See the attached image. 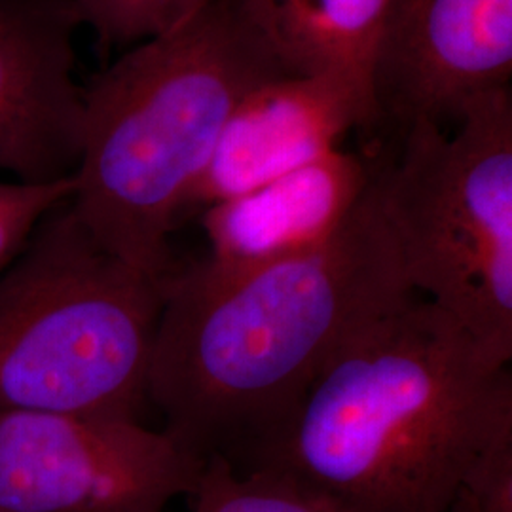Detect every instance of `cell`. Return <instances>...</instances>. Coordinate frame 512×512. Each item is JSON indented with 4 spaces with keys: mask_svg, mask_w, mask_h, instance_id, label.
I'll return each mask as SVG.
<instances>
[{
    "mask_svg": "<svg viewBox=\"0 0 512 512\" xmlns=\"http://www.w3.org/2000/svg\"><path fill=\"white\" fill-rule=\"evenodd\" d=\"M160 291L148 403L167 431L232 465L274 435L340 349L416 296L370 183L319 247L238 274L175 260Z\"/></svg>",
    "mask_w": 512,
    "mask_h": 512,
    "instance_id": "obj_1",
    "label": "cell"
},
{
    "mask_svg": "<svg viewBox=\"0 0 512 512\" xmlns=\"http://www.w3.org/2000/svg\"><path fill=\"white\" fill-rule=\"evenodd\" d=\"M512 439V376L412 296L340 349L238 471H274L342 512H446Z\"/></svg>",
    "mask_w": 512,
    "mask_h": 512,
    "instance_id": "obj_2",
    "label": "cell"
},
{
    "mask_svg": "<svg viewBox=\"0 0 512 512\" xmlns=\"http://www.w3.org/2000/svg\"><path fill=\"white\" fill-rule=\"evenodd\" d=\"M291 73L241 0L129 48L84 88L71 207L110 255L162 279L186 192L239 101Z\"/></svg>",
    "mask_w": 512,
    "mask_h": 512,
    "instance_id": "obj_3",
    "label": "cell"
},
{
    "mask_svg": "<svg viewBox=\"0 0 512 512\" xmlns=\"http://www.w3.org/2000/svg\"><path fill=\"white\" fill-rule=\"evenodd\" d=\"M160 310V279L59 203L0 274V410L141 420Z\"/></svg>",
    "mask_w": 512,
    "mask_h": 512,
    "instance_id": "obj_4",
    "label": "cell"
},
{
    "mask_svg": "<svg viewBox=\"0 0 512 512\" xmlns=\"http://www.w3.org/2000/svg\"><path fill=\"white\" fill-rule=\"evenodd\" d=\"M454 133L418 120L370 190L414 293L497 365L512 359V93L480 95Z\"/></svg>",
    "mask_w": 512,
    "mask_h": 512,
    "instance_id": "obj_5",
    "label": "cell"
},
{
    "mask_svg": "<svg viewBox=\"0 0 512 512\" xmlns=\"http://www.w3.org/2000/svg\"><path fill=\"white\" fill-rule=\"evenodd\" d=\"M207 458L141 420L0 410V507L10 512H165Z\"/></svg>",
    "mask_w": 512,
    "mask_h": 512,
    "instance_id": "obj_6",
    "label": "cell"
},
{
    "mask_svg": "<svg viewBox=\"0 0 512 512\" xmlns=\"http://www.w3.org/2000/svg\"><path fill=\"white\" fill-rule=\"evenodd\" d=\"M511 78L512 0H389L372 65L378 122L444 128Z\"/></svg>",
    "mask_w": 512,
    "mask_h": 512,
    "instance_id": "obj_7",
    "label": "cell"
},
{
    "mask_svg": "<svg viewBox=\"0 0 512 512\" xmlns=\"http://www.w3.org/2000/svg\"><path fill=\"white\" fill-rule=\"evenodd\" d=\"M378 122L372 99L334 73H283L238 103L200 177L186 192L179 226L340 150L351 129Z\"/></svg>",
    "mask_w": 512,
    "mask_h": 512,
    "instance_id": "obj_8",
    "label": "cell"
},
{
    "mask_svg": "<svg viewBox=\"0 0 512 512\" xmlns=\"http://www.w3.org/2000/svg\"><path fill=\"white\" fill-rule=\"evenodd\" d=\"M74 0H0V171L18 183L71 179L84 88L74 80Z\"/></svg>",
    "mask_w": 512,
    "mask_h": 512,
    "instance_id": "obj_9",
    "label": "cell"
},
{
    "mask_svg": "<svg viewBox=\"0 0 512 512\" xmlns=\"http://www.w3.org/2000/svg\"><path fill=\"white\" fill-rule=\"evenodd\" d=\"M372 164L342 148L205 209L203 266L238 274L306 253L332 238L365 194Z\"/></svg>",
    "mask_w": 512,
    "mask_h": 512,
    "instance_id": "obj_10",
    "label": "cell"
},
{
    "mask_svg": "<svg viewBox=\"0 0 512 512\" xmlns=\"http://www.w3.org/2000/svg\"><path fill=\"white\" fill-rule=\"evenodd\" d=\"M241 2L291 73L340 74L374 103L372 65L389 0Z\"/></svg>",
    "mask_w": 512,
    "mask_h": 512,
    "instance_id": "obj_11",
    "label": "cell"
},
{
    "mask_svg": "<svg viewBox=\"0 0 512 512\" xmlns=\"http://www.w3.org/2000/svg\"><path fill=\"white\" fill-rule=\"evenodd\" d=\"M190 497V512H342L289 476L238 471L220 454L207 456Z\"/></svg>",
    "mask_w": 512,
    "mask_h": 512,
    "instance_id": "obj_12",
    "label": "cell"
},
{
    "mask_svg": "<svg viewBox=\"0 0 512 512\" xmlns=\"http://www.w3.org/2000/svg\"><path fill=\"white\" fill-rule=\"evenodd\" d=\"M213 0H74L80 27H90L103 50L133 48L164 37L202 14Z\"/></svg>",
    "mask_w": 512,
    "mask_h": 512,
    "instance_id": "obj_13",
    "label": "cell"
},
{
    "mask_svg": "<svg viewBox=\"0 0 512 512\" xmlns=\"http://www.w3.org/2000/svg\"><path fill=\"white\" fill-rule=\"evenodd\" d=\"M73 190V177L50 184L0 183V274L25 249L44 217L67 202Z\"/></svg>",
    "mask_w": 512,
    "mask_h": 512,
    "instance_id": "obj_14",
    "label": "cell"
},
{
    "mask_svg": "<svg viewBox=\"0 0 512 512\" xmlns=\"http://www.w3.org/2000/svg\"><path fill=\"white\" fill-rule=\"evenodd\" d=\"M446 512H512V439L476 463Z\"/></svg>",
    "mask_w": 512,
    "mask_h": 512,
    "instance_id": "obj_15",
    "label": "cell"
},
{
    "mask_svg": "<svg viewBox=\"0 0 512 512\" xmlns=\"http://www.w3.org/2000/svg\"><path fill=\"white\" fill-rule=\"evenodd\" d=\"M0 512H10V511H6V509H2V507H0Z\"/></svg>",
    "mask_w": 512,
    "mask_h": 512,
    "instance_id": "obj_16",
    "label": "cell"
}]
</instances>
